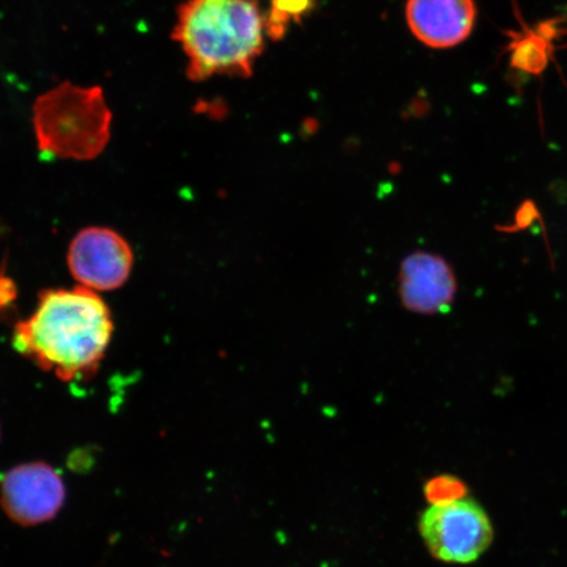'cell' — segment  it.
I'll use <instances>...</instances> for the list:
<instances>
[{"label": "cell", "instance_id": "cell-7", "mask_svg": "<svg viewBox=\"0 0 567 567\" xmlns=\"http://www.w3.org/2000/svg\"><path fill=\"white\" fill-rule=\"evenodd\" d=\"M399 295L402 307L411 313H446L456 299V275L442 255L415 251L401 261Z\"/></svg>", "mask_w": 567, "mask_h": 567}, {"label": "cell", "instance_id": "cell-11", "mask_svg": "<svg viewBox=\"0 0 567 567\" xmlns=\"http://www.w3.org/2000/svg\"><path fill=\"white\" fill-rule=\"evenodd\" d=\"M18 295L16 282L2 275L0 276V310H4L16 301Z\"/></svg>", "mask_w": 567, "mask_h": 567}, {"label": "cell", "instance_id": "cell-3", "mask_svg": "<svg viewBox=\"0 0 567 567\" xmlns=\"http://www.w3.org/2000/svg\"><path fill=\"white\" fill-rule=\"evenodd\" d=\"M32 122L40 151L54 158L94 159L111 138L112 113L101 87L60 84L35 101Z\"/></svg>", "mask_w": 567, "mask_h": 567}, {"label": "cell", "instance_id": "cell-1", "mask_svg": "<svg viewBox=\"0 0 567 567\" xmlns=\"http://www.w3.org/2000/svg\"><path fill=\"white\" fill-rule=\"evenodd\" d=\"M113 329L109 305L94 290L48 289L31 317L16 326L12 344L41 370L69 382L95 374Z\"/></svg>", "mask_w": 567, "mask_h": 567}, {"label": "cell", "instance_id": "cell-8", "mask_svg": "<svg viewBox=\"0 0 567 567\" xmlns=\"http://www.w3.org/2000/svg\"><path fill=\"white\" fill-rule=\"evenodd\" d=\"M474 0H409L406 20L410 31L424 45L449 49L464 42L476 24Z\"/></svg>", "mask_w": 567, "mask_h": 567}, {"label": "cell", "instance_id": "cell-9", "mask_svg": "<svg viewBox=\"0 0 567 567\" xmlns=\"http://www.w3.org/2000/svg\"><path fill=\"white\" fill-rule=\"evenodd\" d=\"M315 6V0H272L271 10L266 16V34L271 40L280 41L290 23L301 21Z\"/></svg>", "mask_w": 567, "mask_h": 567}, {"label": "cell", "instance_id": "cell-2", "mask_svg": "<svg viewBox=\"0 0 567 567\" xmlns=\"http://www.w3.org/2000/svg\"><path fill=\"white\" fill-rule=\"evenodd\" d=\"M265 35L266 16L258 0H186L177 9L173 30L194 82L251 76Z\"/></svg>", "mask_w": 567, "mask_h": 567}, {"label": "cell", "instance_id": "cell-12", "mask_svg": "<svg viewBox=\"0 0 567 567\" xmlns=\"http://www.w3.org/2000/svg\"><path fill=\"white\" fill-rule=\"evenodd\" d=\"M0 436H2V431H0Z\"/></svg>", "mask_w": 567, "mask_h": 567}, {"label": "cell", "instance_id": "cell-4", "mask_svg": "<svg viewBox=\"0 0 567 567\" xmlns=\"http://www.w3.org/2000/svg\"><path fill=\"white\" fill-rule=\"evenodd\" d=\"M425 547L439 561L472 564L491 547L494 530L491 519L476 501L431 503L420 522Z\"/></svg>", "mask_w": 567, "mask_h": 567}, {"label": "cell", "instance_id": "cell-10", "mask_svg": "<svg viewBox=\"0 0 567 567\" xmlns=\"http://www.w3.org/2000/svg\"><path fill=\"white\" fill-rule=\"evenodd\" d=\"M465 486L456 478H439L430 485L431 503H442L464 498Z\"/></svg>", "mask_w": 567, "mask_h": 567}, {"label": "cell", "instance_id": "cell-5", "mask_svg": "<svg viewBox=\"0 0 567 567\" xmlns=\"http://www.w3.org/2000/svg\"><path fill=\"white\" fill-rule=\"evenodd\" d=\"M134 264L130 244L115 230L91 226L76 234L69 246L68 266L81 287L104 292L123 287Z\"/></svg>", "mask_w": 567, "mask_h": 567}, {"label": "cell", "instance_id": "cell-6", "mask_svg": "<svg viewBox=\"0 0 567 567\" xmlns=\"http://www.w3.org/2000/svg\"><path fill=\"white\" fill-rule=\"evenodd\" d=\"M65 498L61 474L41 461L12 467L0 484V505L19 526L51 522L61 512Z\"/></svg>", "mask_w": 567, "mask_h": 567}]
</instances>
